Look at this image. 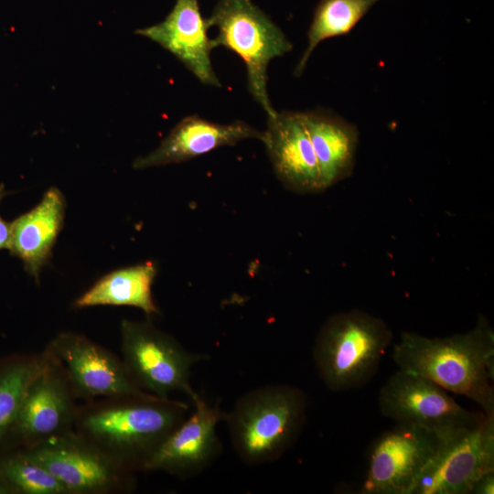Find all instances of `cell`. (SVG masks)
<instances>
[{
	"label": "cell",
	"instance_id": "cell-5",
	"mask_svg": "<svg viewBox=\"0 0 494 494\" xmlns=\"http://www.w3.org/2000/svg\"><path fill=\"white\" fill-rule=\"evenodd\" d=\"M218 34L212 48L224 47L244 62L249 92L267 117L276 114L267 92V69L270 61L293 48L280 27L252 0H219L206 18Z\"/></svg>",
	"mask_w": 494,
	"mask_h": 494
},
{
	"label": "cell",
	"instance_id": "cell-15",
	"mask_svg": "<svg viewBox=\"0 0 494 494\" xmlns=\"http://www.w3.org/2000/svg\"><path fill=\"white\" fill-rule=\"evenodd\" d=\"M208 29L199 0H177L162 22L138 29L135 33L172 53L201 83L220 87L211 63L213 48Z\"/></svg>",
	"mask_w": 494,
	"mask_h": 494
},
{
	"label": "cell",
	"instance_id": "cell-1",
	"mask_svg": "<svg viewBox=\"0 0 494 494\" xmlns=\"http://www.w3.org/2000/svg\"><path fill=\"white\" fill-rule=\"evenodd\" d=\"M392 359L398 370L425 377L494 415V331L484 315L469 331L446 338L403 332Z\"/></svg>",
	"mask_w": 494,
	"mask_h": 494
},
{
	"label": "cell",
	"instance_id": "cell-13",
	"mask_svg": "<svg viewBox=\"0 0 494 494\" xmlns=\"http://www.w3.org/2000/svg\"><path fill=\"white\" fill-rule=\"evenodd\" d=\"M47 353V361L29 385L12 426L27 446L73 430L75 422L76 397L62 367Z\"/></svg>",
	"mask_w": 494,
	"mask_h": 494
},
{
	"label": "cell",
	"instance_id": "cell-6",
	"mask_svg": "<svg viewBox=\"0 0 494 494\" xmlns=\"http://www.w3.org/2000/svg\"><path fill=\"white\" fill-rule=\"evenodd\" d=\"M122 360L134 384L142 391L166 399L174 392L197 393L189 381L191 367L204 360L188 352L150 320L121 323Z\"/></svg>",
	"mask_w": 494,
	"mask_h": 494
},
{
	"label": "cell",
	"instance_id": "cell-16",
	"mask_svg": "<svg viewBox=\"0 0 494 494\" xmlns=\"http://www.w3.org/2000/svg\"><path fill=\"white\" fill-rule=\"evenodd\" d=\"M262 137L263 131L243 121L223 124L193 114L182 119L154 151L136 158L133 166L145 169L181 163L221 146L235 145L249 138L262 140Z\"/></svg>",
	"mask_w": 494,
	"mask_h": 494
},
{
	"label": "cell",
	"instance_id": "cell-20",
	"mask_svg": "<svg viewBox=\"0 0 494 494\" xmlns=\"http://www.w3.org/2000/svg\"><path fill=\"white\" fill-rule=\"evenodd\" d=\"M380 0H320L307 32V46L295 75L300 76L317 45L327 38L346 35Z\"/></svg>",
	"mask_w": 494,
	"mask_h": 494
},
{
	"label": "cell",
	"instance_id": "cell-23",
	"mask_svg": "<svg viewBox=\"0 0 494 494\" xmlns=\"http://www.w3.org/2000/svg\"><path fill=\"white\" fill-rule=\"evenodd\" d=\"M494 493V472L483 476L475 484L471 494H493Z\"/></svg>",
	"mask_w": 494,
	"mask_h": 494
},
{
	"label": "cell",
	"instance_id": "cell-4",
	"mask_svg": "<svg viewBox=\"0 0 494 494\" xmlns=\"http://www.w3.org/2000/svg\"><path fill=\"white\" fill-rule=\"evenodd\" d=\"M392 340V332L381 318L359 309L338 313L316 338L314 363L329 390L355 389L375 374Z\"/></svg>",
	"mask_w": 494,
	"mask_h": 494
},
{
	"label": "cell",
	"instance_id": "cell-21",
	"mask_svg": "<svg viewBox=\"0 0 494 494\" xmlns=\"http://www.w3.org/2000/svg\"><path fill=\"white\" fill-rule=\"evenodd\" d=\"M47 359L44 350L18 359L0 370V441L12 428L27 391Z\"/></svg>",
	"mask_w": 494,
	"mask_h": 494
},
{
	"label": "cell",
	"instance_id": "cell-12",
	"mask_svg": "<svg viewBox=\"0 0 494 494\" xmlns=\"http://www.w3.org/2000/svg\"><path fill=\"white\" fill-rule=\"evenodd\" d=\"M194 411L158 446L144 470L163 471L188 478L202 472L220 455L217 425L225 413L220 403L210 404L198 392L191 399Z\"/></svg>",
	"mask_w": 494,
	"mask_h": 494
},
{
	"label": "cell",
	"instance_id": "cell-2",
	"mask_svg": "<svg viewBox=\"0 0 494 494\" xmlns=\"http://www.w3.org/2000/svg\"><path fill=\"white\" fill-rule=\"evenodd\" d=\"M188 406L152 394L109 397L77 408L73 430L132 471L185 420Z\"/></svg>",
	"mask_w": 494,
	"mask_h": 494
},
{
	"label": "cell",
	"instance_id": "cell-3",
	"mask_svg": "<svg viewBox=\"0 0 494 494\" xmlns=\"http://www.w3.org/2000/svg\"><path fill=\"white\" fill-rule=\"evenodd\" d=\"M306 416V398L300 389L270 384L241 396L223 421L241 460L261 465L278 459L294 444Z\"/></svg>",
	"mask_w": 494,
	"mask_h": 494
},
{
	"label": "cell",
	"instance_id": "cell-10",
	"mask_svg": "<svg viewBox=\"0 0 494 494\" xmlns=\"http://www.w3.org/2000/svg\"><path fill=\"white\" fill-rule=\"evenodd\" d=\"M446 435L405 424H396L380 435L368 453L360 493L412 494L416 480Z\"/></svg>",
	"mask_w": 494,
	"mask_h": 494
},
{
	"label": "cell",
	"instance_id": "cell-7",
	"mask_svg": "<svg viewBox=\"0 0 494 494\" xmlns=\"http://www.w3.org/2000/svg\"><path fill=\"white\" fill-rule=\"evenodd\" d=\"M48 470L68 494H108L134 489L126 468L74 430L27 446L24 451Z\"/></svg>",
	"mask_w": 494,
	"mask_h": 494
},
{
	"label": "cell",
	"instance_id": "cell-19",
	"mask_svg": "<svg viewBox=\"0 0 494 494\" xmlns=\"http://www.w3.org/2000/svg\"><path fill=\"white\" fill-rule=\"evenodd\" d=\"M157 268L152 262L119 268L101 277L73 303L76 308L128 306L147 317L159 314L152 294Z\"/></svg>",
	"mask_w": 494,
	"mask_h": 494
},
{
	"label": "cell",
	"instance_id": "cell-24",
	"mask_svg": "<svg viewBox=\"0 0 494 494\" xmlns=\"http://www.w3.org/2000/svg\"><path fill=\"white\" fill-rule=\"evenodd\" d=\"M5 189L0 187V203L5 197ZM11 224L5 221L0 214V250L8 249L10 242Z\"/></svg>",
	"mask_w": 494,
	"mask_h": 494
},
{
	"label": "cell",
	"instance_id": "cell-9",
	"mask_svg": "<svg viewBox=\"0 0 494 494\" xmlns=\"http://www.w3.org/2000/svg\"><path fill=\"white\" fill-rule=\"evenodd\" d=\"M379 406L396 424L418 425L441 435L477 426L487 416L482 411L462 407L429 379L401 370L381 388Z\"/></svg>",
	"mask_w": 494,
	"mask_h": 494
},
{
	"label": "cell",
	"instance_id": "cell-18",
	"mask_svg": "<svg viewBox=\"0 0 494 494\" xmlns=\"http://www.w3.org/2000/svg\"><path fill=\"white\" fill-rule=\"evenodd\" d=\"M325 188L352 173L358 145V130L329 113H302Z\"/></svg>",
	"mask_w": 494,
	"mask_h": 494
},
{
	"label": "cell",
	"instance_id": "cell-22",
	"mask_svg": "<svg viewBox=\"0 0 494 494\" xmlns=\"http://www.w3.org/2000/svg\"><path fill=\"white\" fill-rule=\"evenodd\" d=\"M0 479L11 492L24 494H68L64 487L23 451L0 461Z\"/></svg>",
	"mask_w": 494,
	"mask_h": 494
},
{
	"label": "cell",
	"instance_id": "cell-14",
	"mask_svg": "<svg viewBox=\"0 0 494 494\" xmlns=\"http://www.w3.org/2000/svg\"><path fill=\"white\" fill-rule=\"evenodd\" d=\"M261 141L286 188L300 194L326 190L302 113L277 112L268 117Z\"/></svg>",
	"mask_w": 494,
	"mask_h": 494
},
{
	"label": "cell",
	"instance_id": "cell-11",
	"mask_svg": "<svg viewBox=\"0 0 494 494\" xmlns=\"http://www.w3.org/2000/svg\"><path fill=\"white\" fill-rule=\"evenodd\" d=\"M46 350L62 367L76 398L148 394L134 384L122 359L83 335L60 332Z\"/></svg>",
	"mask_w": 494,
	"mask_h": 494
},
{
	"label": "cell",
	"instance_id": "cell-17",
	"mask_svg": "<svg viewBox=\"0 0 494 494\" xmlns=\"http://www.w3.org/2000/svg\"><path fill=\"white\" fill-rule=\"evenodd\" d=\"M66 199L57 188L48 189L39 203L18 216L11 224L8 250L24 269L39 283L41 270L52 256V249L63 228Z\"/></svg>",
	"mask_w": 494,
	"mask_h": 494
},
{
	"label": "cell",
	"instance_id": "cell-8",
	"mask_svg": "<svg viewBox=\"0 0 494 494\" xmlns=\"http://www.w3.org/2000/svg\"><path fill=\"white\" fill-rule=\"evenodd\" d=\"M494 472V415L477 426L444 435L412 494H471L475 484Z\"/></svg>",
	"mask_w": 494,
	"mask_h": 494
}]
</instances>
